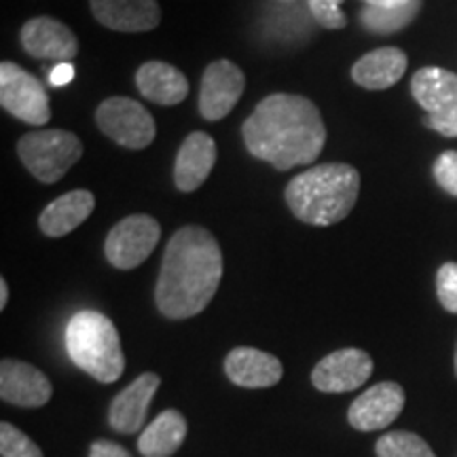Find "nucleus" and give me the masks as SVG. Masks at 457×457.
I'll use <instances>...</instances> for the list:
<instances>
[{"label":"nucleus","instance_id":"33","mask_svg":"<svg viewBox=\"0 0 457 457\" xmlns=\"http://www.w3.org/2000/svg\"><path fill=\"white\" fill-rule=\"evenodd\" d=\"M7 301H9V286H7V279L0 278V310H4V307H7Z\"/></svg>","mask_w":457,"mask_h":457},{"label":"nucleus","instance_id":"11","mask_svg":"<svg viewBox=\"0 0 457 457\" xmlns=\"http://www.w3.org/2000/svg\"><path fill=\"white\" fill-rule=\"evenodd\" d=\"M404 409V390L394 381L369 387L353 400L347 411V421L360 432L384 430Z\"/></svg>","mask_w":457,"mask_h":457},{"label":"nucleus","instance_id":"12","mask_svg":"<svg viewBox=\"0 0 457 457\" xmlns=\"http://www.w3.org/2000/svg\"><path fill=\"white\" fill-rule=\"evenodd\" d=\"M21 47L37 60H51L57 64L71 62L79 54V41L71 28L54 17H34L21 28Z\"/></svg>","mask_w":457,"mask_h":457},{"label":"nucleus","instance_id":"21","mask_svg":"<svg viewBox=\"0 0 457 457\" xmlns=\"http://www.w3.org/2000/svg\"><path fill=\"white\" fill-rule=\"evenodd\" d=\"M417 104L428 114H443L457 108V74L443 68H421L411 81Z\"/></svg>","mask_w":457,"mask_h":457},{"label":"nucleus","instance_id":"35","mask_svg":"<svg viewBox=\"0 0 457 457\" xmlns=\"http://www.w3.org/2000/svg\"><path fill=\"white\" fill-rule=\"evenodd\" d=\"M284 3H293V0H284Z\"/></svg>","mask_w":457,"mask_h":457},{"label":"nucleus","instance_id":"30","mask_svg":"<svg viewBox=\"0 0 457 457\" xmlns=\"http://www.w3.org/2000/svg\"><path fill=\"white\" fill-rule=\"evenodd\" d=\"M89 457H131L121 445L111 441H96L89 449Z\"/></svg>","mask_w":457,"mask_h":457},{"label":"nucleus","instance_id":"9","mask_svg":"<svg viewBox=\"0 0 457 457\" xmlns=\"http://www.w3.org/2000/svg\"><path fill=\"white\" fill-rule=\"evenodd\" d=\"M245 89L242 68L228 60H216L205 68L199 87V112L205 121H220L236 108Z\"/></svg>","mask_w":457,"mask_h":457},{"label":"nucleus","instance_id":"17","mask_svg":"<svg viewBox=\"0 0 457 457\" xmlns=\"http://www.w3.org/2000/svg\"><path fill=\"white\" fill-rule=\"evenodd\" d=\"M225 373L236 386L259 390L276 386L282 379L284 367L271 353L254 347H236L225 360Z\"/></svg>","mask_w":457,"mask_h":457},{"label":"nucleus","instance_id":"23","mask_svg":"<svg viewBox=\"0 0 457 457\" xmlns=\"http://www.w3.org/2000/svg\"><path fill=\"white\" fill-rule=\"evenodd\" d=\"M421 9V0H407L396 7H367L360 13L364 28L375 34H394L407 28Z\"/></svg>","mask_w":457,"mask_h":457},{"label":"nucleus","instance_id":"25","mask_svg":"<svg viewBox=\"0 0 457 457\" xmlns=\"http://www.w3.org/2000/svg\"><path fill=\"white\" fill-rule=\"evenodd\" d=\"M0 453L3 457H43V451L9 421L0 424Z\"/></svg>","mask_w":457,"mask_h":457},{"label":"nucleus","instance_id":"26","mask_svg":"<svg viewBox=\"0 0 457 457\" xmlns=\"http://www.w3.org/2000/svg\"><path fill=\"white\" fill-rule=\"evenodd\" d=\"M436 295L449 313H457V262H445L436 273Z\"/></svg>","mask_w":457,"mask_h":457},{"label":"nucleus","instance_id":"7","mask_svg":"<svg viewBox=\"0 0 457 457\" xmlns=\"http://www.w3.org/2000/svg\"><path fill=\"white\" fill-rule=\"evenodd\" d=\"M0 104L15 119L34 128L49 123L51 108L43 83L13 62L0 64Z\"/></svg>","mask_w":457,"mask_h":457},{"label":"nucleus","instance_id":"24","mask_svg":"<svg viewBox=\"0 0 457 457\" xmlns=\"http://www.w3.org/2000/svg\"><path fill=\"white\" fill-rule=\"evenodd\" d=\"M377 457H436L424 438L413 432H387L375 445Z\"/></svg>","mask_w":457,"mask_h":457},{"label":"nucleus","instance_id":"32","mask_svg":"<svg viewBox=\"0 0 457 457\" xmlns=\"http://www.w3.org/2000/svg\"><path fill=\"white\" fill-rule=\"evenodd\" d=\"M362 3H367V7H396L407 0H362Z\"/></svg>","mask_w":457,"mask_h":457},{"label":"nucleus","instance_id":"19","mask_svg":"<svg viewBox=\"0 0 457 457\" xmlns=\"http://www.w3.org/2000/svg\"><path fill=\"white\" fill-rule=\"evenodd\" d=\"M136 85L146 100L159 106H176L188 96V81L179 68L165 62H146L136 72Z\"/></svg>","mask_w":457,"mask_h":457},{"label":"nucleus","instance_id":"20","mask_svg":"<svg viewBox=\"0 0 457 457\" xmlns=\"http://www.w3.org/2000/svg\"><path fill=\"white\" fill-rule=\"evenodd\" d=\"M407 72V55L396 47H381L362 55L352 68V79L364 89H387Z\"/></svg>","mask_w":457,"mask_h":457},{"label":"nucleus","instance_id":"8","mask_svg":"<svg viewBox=\"0 0 457 457\" xmlns=\"http://www.w3.org/2000/svg\"><path fill=\"white\" fill-rule=\"evenodd\" d=\"M159 237H162V227L153 216H128V219L119 220L108 233L104 244L106 259L117 270H136L153 254Z\"/></svg>","mask_w":457,"mask_h":457},{"label":"nucleus","instance_id":"31","mask_svg":"<svg viewBox=\"0 0 457 457\" xmlns=\"http://www.w3.org/2000/svg\"><path fill=\"white\" fill-rule=\"evenodd\" d=\"M74 79V68L71 62H64V64H57L49 74V83L54 87H62V85H68Z\"/></svg>","mask_w":457,"mask_h":457},{"label":"nucleus","instance_id":"28","mask_svg":"<svg viewBox=\"0 0 457 457\" xmlns=\"http://www.w3.org/2000/svg\"><path fill=\"white\" fill-rule=\"evenodd\" d=\"M434 179L451 197H457V151H447L434 162Z\"/></svg>","mask_w":457,"mask_h":457},{"label":"nucleus","instance_id":"6","mask_svg":"<svg viewBox=\"0 0 457 457\" xmlns=\"http://www.w3.org/2000/svg\"><path fill=\"white\" fill-rule=\"evenodd\" d=\"M96 123L102 134L131 151L151 146L157 136L155 119L151 117V112L140 102L123 98V96L102 102L96 111Z\"/></svg>","mask_w":457,"mask_h":457},{"label":"nucleus","instance_id":"4","mask_svg":"<svg viewBox=\"0 0 457 457\" xmlns=\"http://www.w3.org/2000/svg\"><path fill=\"white\" fill-rule=\"evenodd\" d=\"M66 350L72 362L100 384H114L123 375L121 339L104 313H74L66 327Z\"/></svg>","mask_w":457,"mask_h":457},{"label":"nucleus","instance_id":"15","mask_svg":"<svg viewBox=\"0 0 457 457\" xmlns=\"http://www.w3.org/2000/svg\"><path fill=\"white\" fill-rule=\"evenodd\" d=\"M162 386V379L155 373L140 375L134 384H129L121 394H117L108 409V421L117 432L134 434L145 424L148 404Z\"/></svg>","mask_w":457,"mask_h":457},{"label":"nucleus","instance_id":"14","mask_svg":"<svg viewBox=\"0 0 457 457\" xmlns=\"http://www.w3.org/2000/svg\"><path fill=\"white\" fill-rule=\"evenodd\" d=\"M91 13L114 32H151L162 21L157 0H89Z\"/></svg>","mask_w":457,"mask_h":457},{"label":"nucleus","instance_id":"29","mask_svg":"<svg viewBox=\"0 0 457 457\" xmlns=\"http://www.w3.org/2000/svg\"><path fill=\"white\" fill-rule=\"evenodd\" d=\"M424 123L447 138H457V108L443 114H426Z\"/></svg>","mask_w":457,"mask_h":457},{"label":"nucleus","instance_id":"27","mask_svg":"<svg viewBox=\"0 0 457 457\" xmlns=\"http://www.w3.org/2000/svg\"><path fill=\"white\" fill-rule=\"evenodd\" d=\"M343 0H310L312 17L327 30H341L347 24V17L343 15Z\"/></svg>","mask_w":457,"mask_h":457},{"label":"nucleus","instance_id":"18","mask_svg":"<svg viewBox=\"0 0 457 457\" xmlns=\"http://www.w3.org/2000/svg\"><path fill=\"white\" fill-rule=\"evenodd\" d=\"M96 208L94 193L77 188L51 202L38 216V227L47 237H64L83 225Z\"/></svg>","mask_w":457,"mask_h":457},{"label":"nucleus","instance_id":"1","mask_svg":"<svg viewBox=\"0 0 457 457\" xmlns=\"http://www.w3.org/2000/svg\"><path fill=\"white\" fill-rule=\"evenodd\" d=\"M244 142L261 162L279 171L313 163L327 145V125L305 96L271 94L245 119Z\"/></svg>","mask_w":457,"mask_h":457},{"label":"nucleus","instance_id":"13","mask_svg":"<svg viewBox=\"0 0 457 457\" xmlns=\"http://www.w3.org/2000/svg\"><path fill=\"white\" fill-rule=\"evenodd\" d=\"M54 386L43 370L21 360L4 358L0 364V396L17 407L37 409L49 403Z\"/></svg>","mask_w":457,"mask_h":457},{"label":"nucleus","instance_id":"3","mask_svg":"<svg viewBox=\"0 0 457 457\" xmlns=\"http://www.w3.org/2000/svg\"><path fill=\"white\" fill-rule=\"evenodd\" d=\"M360 174L347 163H322L303 171L286 187V204L296 219L316 227L341 222L356 205Z\"/></svg>","mask_w":457,"mask_h":457},{"label":"nucleus","instance_id":"16","mask_svg":"<svg viewBox=\"0 0 457 457\" xmlns=\"http://www.w3.org/2000/svg\"><path fill=\"white\" fill-rule=\"evenodd\" d=\"M216 163V142L204 131H193L182 142L174 163V182L182 193H193L208 180Z\"/></svg>","mask_w":457,"mask_h":457},{"label":"nucleus","instance_id":"34","mask_svg":"<svg viewBox=\"0 0 457 457\" xmlns=\"http://www.w3.org/2000/svg\"><path fill=\"white\" fill-rule=\"evenodd\" d=\"M455 373H457V347H455Z\"/></svg>","mask_w":457,"mask_h":457},{"label":"nucleus","instance_id":"22","mask_svg":"<svg viewBox=\"0 0 457 457\" xmlns=\"http://www.w3.org/2000/svg\"><path fill=\"white\" fill-rule=\"evenodd\" d=\"M187 436V420L179 411L168 409L155 417L140 434L138 449L145 457H170L180 449Z\"/></svg>","mask_w":457,"mask_h":457},{"label":"nucleus","instance_id":"2","mask_svg":"<svg viewBox=\"0 0 457 457\" xmlns=\"http://www.w3.org/2000/svg\"><path fill=\"white\" fill-rule=\"evenodd\" d=\"M222 278V250L208 228L188 225L170 237L155 303L170 320L197 316L214 299Z\"/></svg>","mask_w":457,"mask_h":457},{"label":"nucleus","instance_id":"5","mask_svg":"<svg viewBox=\"0 0 457 457\" xmlns=\"http://www.w3.org/2000/svg\"><path fill=\"white\" fill-rule=\"evenodd\" d=\"M17 153L34 179L54 185L81 159L83 142L66 129H38L21 136Z\"/></svg>","mask_w":457,"mask_h":457},{"label":"nucleus","instance_id":"10","mask_svg":"<svg viewBox=\"0 0 457 457\" xmlns=\"http://www.w3.org/2000/svg\"><path fill=\"white\" fill-rule=\"evenodd\" d=\"M370 375H373V358L356 347H347L320 360L312 370V384L320 392L343 394L367 384Z\"/></svg>","mask_w":457,"mask_h":457}]
</instances>
